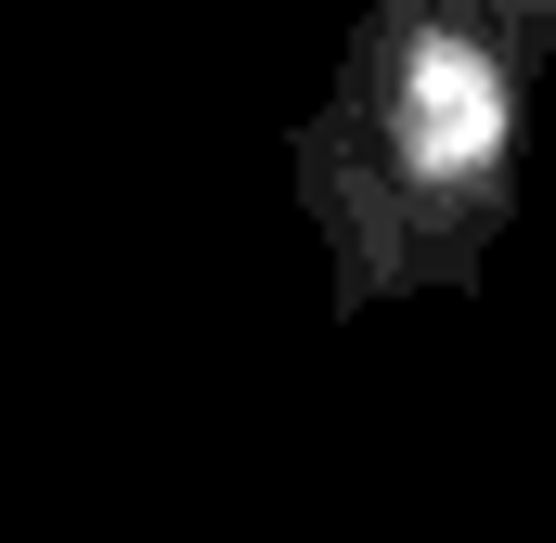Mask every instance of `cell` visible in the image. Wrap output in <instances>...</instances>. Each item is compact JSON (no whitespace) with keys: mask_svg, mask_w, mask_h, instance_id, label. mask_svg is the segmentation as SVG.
I'll list each match as a JSON object with an SVG mask.
<instances>
[{"mask_svg":"<svg viewBox=\"0 0 556 543\" xmlns=\"http://www.w3.org/2000/svg\"><path fill=\"white\" fill-rule=\"evenodd\" d=\"M479 142H492V78L453 39H427L415 52V155L427 168H479Z\"/></svg>","mask_w":556,"mask_h":543,"instance_id":"1","label":"cell"}]
</instances>
